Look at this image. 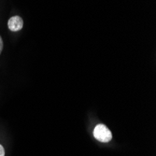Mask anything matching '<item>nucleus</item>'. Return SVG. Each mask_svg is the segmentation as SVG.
Here are the masks:
<instances>
[{"instance_id":"obj_3","label":"nucleus","mask_w":156,"mask_h":156,"mask_svg":"<svg viewBox=\"0 0 156 156\" xmlns=\"http://www.w3.org/2000/svg\"><path fill=\"white\" fill-rule=\"evenodd\" d=\"M0 156H5V149L1 144H0Z\"/></svg>"},{"instance_id":"obj_1","label":"nucleus","mask_w":156,"mask_h":156,"mask_svg":"<svg viewBox=\"0 0 156 156\" xmlns=\"http://www.w3.org/2000/svg\"><path fill=\"white\" fill-rule=\"evenodd\" d=\"M94 136L100 142L107 143L111 140L112 134L105 124H97L94 129Z\"/></svg>"},{"instance_id":"obj_4","label":"nucleus","mask_w":156,"mask_h":156,"mask_svg":"<svg viewBox=\"0 0 156 156\" xmlns=\"http://www.w3.org/2000/svg\"><path fill=\"white\" fill-rule=\"evenodd\" d=\"M3 47H4V44H3V39H2L1 36H0V54H1V52H2Z\"/></svg>"},{"instance_id":"obj_2","label":"nucleus","mask_w":156,"mask_h":156,"mask_svg":"<svg viewBox=\"0 0 156 156\" xmlns=\"http://www.w3.org/2000/svg\"><path fill=\"white\" fill-rule=\"evenodd\" d=\"M23 26V21L20 16H12L8 21V27L12 32L20 31Z\"/></svg>"}]
</instances>
